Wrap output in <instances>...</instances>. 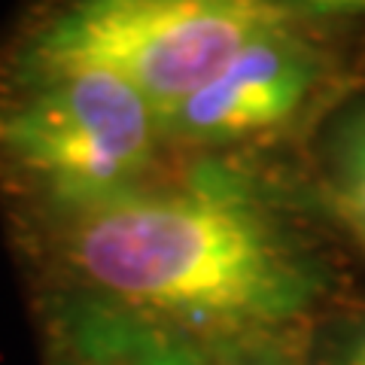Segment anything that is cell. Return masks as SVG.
Here are the masks:
<instances>
[{
    "label": "cell",
    "instance_id": "cell-3",
    "mask_svg": "<svg viewBox=\"0 0 365 365\" xmlns=\"http://www.w3.org/2000/svg\"><path fill=\"white\" fill-rule=\"evenodd\" d=\"M289 19L280 0H43L6 55L110 71L165 116Z\"/></svg>",
    "mask_w": 365,
    "mask_h": 365
},
{
    "label": "cell",
    "instance_id": "cell-4",
    "mask_svg": "<svg viewBox=\"0 0 365 365\" xmlns=\"http://www.w3.org/2000/svg\"><path fill=\"white\" fill-rule=\"evenodd\" d=\"M326 83V55L283 21L253 37L213 79L162 116L165 143L192 150L253 143L280 134Z\"/></svg>",
    "mask_w": 365,
    "mask_h": 365
},
{
    "label": "cell",
    "instance_id": "cell-9",
    "mask_svg": "<svg viewBox=\"0 0 365 365\" xmlns=\"http://www.w3.org/2000/svg\"><path fill=\"white\" fill-rule=\"evenodd\" d=\"M52 365H119L113 359H101L95 353H88L83 347H73V344H64L61 350L52 353Z\"/></svg>",
    "mask_w": 365,
    "mask_h": 365
},
{
    "label": "cell",
    "instance_id": "cell-8",
    "mask_svg": "<svg viewBox=\"0 0 365 365\" xmlns=\"http://www.w3.org/2000/svg\"><path fill=\"white\" fill-rule=\"evenodd\" d=\"M280 4L317 9V13H365V0H280Z\"/></svg>",
    "mask_w": 365,
    "mask_h": 365
},
{
    "label": "cell",
    "instance_id": "cell-5",
    "mask_svg": "<svg viewBox=\"0 0 365 365\" xmlns=\"http://www.w3.org/2000/svg\"><path fill=\"white\" fill-rule=\"evenodd\" d=\"M323 182L341 222L365 247V101L347 110L329 131Z\"/></svg>",
    "mask_w": 365,
    "mask_h": 365
},
{
    "label": "cell",
    "instance_id": "cell-2",
    "mask_svg": "<svg viewBox=\"0 0 365 365\" xmlns=\"http://www.w3.org/2000/svg\"><path fill=\"white\" fill-rule=\"evenodd\" d=\"M162 146V116L116 73L0 58V180L49 220L146 186Z\"/></svg>",
    "mask_w": 365,
    "mask_h": 365
},
{
    "label": "cell",
    "instance_id": "cell-1",
    "mask_svg": "<svg viewBox=\"0 0 365 365\" xmlns=\"http://www.w3.org/2000/svg\"><path fill=\"white\" fill-rule=\"evenodd\" d=\"M67 271L107 317L189 347L287 341L326 277L302 235L235 174L146 182L52 220Z\"/></svg>",
    "mask_w": 365,
    "mask_h": 365
},
{
    "label": "cell",
    "instance_id": "cell-7",
    "mask_svg": "<svg viewBox=\"0 0 365 365\" xmlns=\"http://www.w3.org/2000/svg\"><path fill=\"white\" fill-rule=\"evenodd\" d=\"M319 365H365V314L329 332L319 350Z\"/></svg>",
    "mask_w": 365,
    "mask_h": 365
},
{
    "label": "cell",
    "instance_id": "cell-6",
    "mask_svg": "<svg viewBox=\"0 0 365 365\" xmlns=\"http://www.w3.org/2000/svg\"><path fill=\"white\" fill-rule=\"evenodd\" d=\"M192 365H299L292 359L287 341L259 338V341H235V344L198 347Z\"/></svg>",
    "mask_w": 365,
    "mask_h": 365
}]
</instances>
